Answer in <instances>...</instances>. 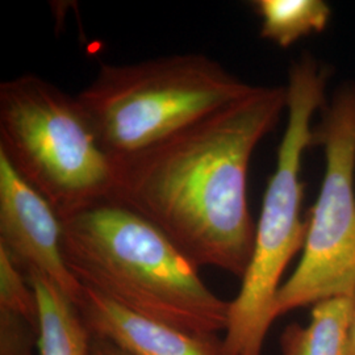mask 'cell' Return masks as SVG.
<instances>
[{"label": "cell", "instance_id": "6da1fadb", "mask_svg": "<svg viewBox=\"0 0 355 355\" xmlns=\"http://www.w3.org/2000/svg\"><path fill=\"white\" fill-rule=\"evenodd\" d=\"M287 108V87L255 89L141 152L114 159L108 202L149 220L200 268L242 279L255 227L248 202L255 148Z\"/></svg>", "mask_w": 355, "mask_h": 355}, {"label": "cell", "instance_id": "7a4b0ae2", "mask_svg": "<svg viewBox=\"0 0 355 355\" xmlns=\"http://www.w3.org/2000/svg\"><path fill=\"white\" fill-rule=\"evenodd\" d=\"M66 263L76 280L144 318L196 336H218L230 302L145 217L104 202L62 220Z\"/></svg>", "mask_w": 355, "mask_h": 355}, {"label": "cell", "instance_id": "3957f363", "mask_svg": "<svg viewBox=\"0 0 355 355\" xmlns=\"http://www.w3.org/2000/svg\"><path fill=\"white\" fill-rule=\"evenodd\" d=\"M329 74V69L311 55L295 61L290 69L288 120L255 227L250 263L229 306L223 338L225 355H262L267 331L275 321L272 309L283 274L292 258L303 250L308 230V218L302 217L303 155L315 146L312 119L327 104Z\"/></svg>", "mask_w": 355, "mask_h": 355}, {"label": "cell", "instance_id": "277c9868", "mask_svg": "<svg viewBox=\"0 0 355 355\" xmlns=\"http://www.w3.org/2000/svg\"><path fill=\"white\" fill-rule=\"evenodd\" d=\"M254 89L211 57L183 53L102 64L76 99L114 161L165 140Z\"/></svg>", "mask_w": 355, "mask_h": 355}, {"label": "cell", "instance_id": "5b68a950", "mask_svg": "<svg viewBox=\"0 0 355 355\" xmlns=\"http://www.w3.org/2000/svg\"><path fill=\"white\" fill-rule=\"evenodd\" d=\"M0 154L66 220L112 191V161L78 99L24 74L0 83Z\"/></svg>", "mask_w": 355, "mask_h": 355}, {"label": "cell", "instance_id": "8992f818", "mask_svg": "<svg viewBox=\"0 0 355 355\" xmlns=\"http://www.w3.org/2000/svg\"><path fill=\"white\" fill-rule=\"evenodd\" d=\"M313 127L324 148L325 174L308 215L302 258L282 283L274 318L355 292V85L337 89Z\"/></svg>", "mask_w": 355, "mask_h": 355}, {"label": "cell", "instance_id": "52a82bcc", "mask_svg": "<svg viewBox=\"0 0 355 355\" xmlns=\"http://www.w3.org/2000/svg\"><path fill=\"white\" fill-rule=\"evenodd\" d=\"M62 221L0 154V246L24 272H37L78 303L83 286L66 263Z\"/></svg>", "mask_w": 355, "mask_h": 355}, {"label": "cell", "instance_id": "ba28073f", "mask_svg": "<svg viewBox=\"0 0 355 355\" xmlns=\"http://www.w3.org/2000/svg\"><path fill=\"white\" fill-rule=\"evenodd\" d=\"M76 308L92 337L129 355H225L218 336H196L144 318L83 286Z\"/></svg>", "mask_w": 355, "mask_h": 355}, {"label": "cell", "instance_id": "9c48e42d", "mask_svg": "<svg viewBox=\"0 0 355 355\" xmlns=\"http://www.w3.org/2000/svg\"><path fill=\"white\" fill-rule=\"evenodd\" d=\"M38 304V355H91V333L76 303L51 280L26 275Z\"/></svg>", "mask_w": 355, "mask_h": 355}, {"label": "cell", "instance_id": "30bf717a", "mask_svg": "<svg viewBox=\"0 0 355 355\" xmlns=\"http://www.w3.org/2000/svg\"><path fill=\"white\" fill-rule=\"evenodd\" d=\"M353 296L312 305L309 321L287 325L279 338L280 355H353Z\"/></svg>", "mask_w": 355, "mask_h": 355}, {"label": "cell", "instance_id": "8fae6325", "mask_svg": "<svg viewBox=\"0 0 355 355\" xmlns=\"http://www.w3.org/2000/svg\"><path fill=\"white\" fill-rule=\"evenodd\" d=\"M262 19L261 37L288 48L300 38L321 33L329 23L330 7L321 0H257Z\"/></svg>", "mask_w": 355, "mask_h": 355}, {"label": "cell", "instance_id": "7c38bea8", "mask_svg": "<svg viewBox=\"0 0 355 355\" xmlns=\"http://www.w3.org/2000/svg\"><path fill=\"white\" fill-rule=\"evenodd\" d=\"M0 309L24 318L37 328L38 304L26 274L0 246Z\"/></svg>", "mask_w": 355, "mask_h": 355}, {"label": "cell", "instance_id": "4fadbf2b", "mask_svg": "<svg viewBox=\"0 0 355 355\" xmlns=\"http://www.w3.org/2000/svg\"><path fill=\"white\" fill-rule=\"evenodd\" d=\"M91 355H129L114 343L91 336Z\"/></svg>", "mask_w": 355, "mask_h": 355}, {"label": "cell", "instance_id": "5bb4252c", "mask_svg": "<svg viewBox=\"0 0 355 355\" xmlns=\"http://www.w3.org/2000/svg\"><path fill=\"white\" fill-rule=\"evenodd\" d=\"M353 355H355V292L353 296Z\"/></svg>", "mask_w": 355, "mask_h": 355}]
</instances>
